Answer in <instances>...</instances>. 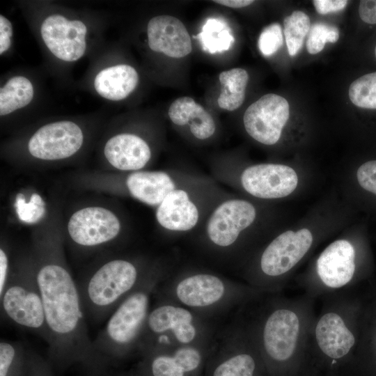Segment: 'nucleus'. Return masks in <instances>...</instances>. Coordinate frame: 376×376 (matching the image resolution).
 <instances>
[{"instance_id": "f257e3e1", "label": "nucleus", "mask_w": 376, "mask_h": 376, "mask_svg": "<svg viewBox=\"0 0 376 376\" xmlns=\"http://www.w3.org/2000/svg\"><path fill=\"white\" fill-rule=\"evenodd\" d=\"M272 300L247 331L259 353L272 362L283 363L309 347L315 317L314 299L305 294Z\"/></svg>"}, {"instance_id": "f03ea898", "label": "nucleus", "mask_w": 376, "mask_h": 376, "mask_svg": "<svg viewBox=\"0 0 376 376\" xmlns=\"http://www.w3.org/2000/svg\"><path fill=\"white\" fill-rule=\"evenodd\" d=\"M155 283L154 279H147L127 296L112 312L104 327L93 340L95 351L106 367L139 347Z\"/></svg>"}, {"instance_id": "7ed1b4c3", "label": "nucleus", "mask_w": 376, "mask_h": 376, "mask_svg": "<svg viewBox=\"0 0 376 376\" xmlns=\"http://www.w3.org/2000/svg\"><path fill=\"white\" fill-rule=\"evenodd\" d=\"M146 279L130 260L107 262L79 287L85 315L97 322L102 321Z\"/></svg>"}, {"instance_id": "20e7f679", "label": "nucleus", "mask_w": 376, "mask_h": 376, "mask_svg": "<svg viewBox=\"0 0 376 376\" xmlns=\"http://www.w3.org/2000/svg\"><path fill=\"white\" fill-rule=\"evenodd\" d=\"M325 303L312 326L309 347L334 361L345 358L357 344L352 305L343 292L325 296Z\"/></svg>"}, {"instance_id": "39448f33", "label": "nucleus", "mask_w": 376, "mask_h": 376, "mask_svg": "<svg viewBox=\"0 0 376 376\" xmlns=\"http://www.w3.org/2000/svg\"><path fill=\"white\" fill-rule=\"evenodd\" d=\"M313 244L311 231L303 228L285 231L273 239L258 260L259 276L253 287L262 292H278L295 267L303 260Z\"/></svg>"}, {"instance_id": "423d86ee", "label": "nucleus", "mask_w": 376, "mask_h": 376, "mask_svg": "<svg viewBox=\"0 0 376 376\" xmlns=\"http://www.w3.org/2000/svg\"><path fill=\"white\" fill-rule=\"evenodd\" d=\"M0 300L2 313L8 320L37 334L48 344L49 331L36 270L9 277Z\"/></svg>"}, {"instance_id": "0eeeda50", "label": "nucleus", "mask_w": 376, "mask_h": 376, "mask_svg": "<svg viewBox=\"0 0 376 376\" xmlns=\"http://www.w3.org/2000/svg\"><path fill=\"white\" fill-rule=\"evenodd\" d=\"M356 273V250L347 240L339 239L329 244L319 255L314 277L302 283L306 295L318 296L343 292Z\"/></svg>"}, {"instance_id": "6e6552de", "label": "nucleus", "mask_w": 376, "mask_h": 376, "mask_svg": "<svg viewBox=\"0 0 376 376\" xmlns=\"http://www.w3.org/2000/svg\"><path fill=\"white\" fill-rule=\"evenodd\" d=\"M256 217V208L251 202L242 198H225L217 203L207 217L205 237L217 250L231 249Z\"/></svg>"}, {"instance_id": "1a4fd4ad", "label": "nucleus", "mask_w": 376, "mask_h": 376, "mask_svg": "<svg viewBox=\"0 0 376 376\" xmlns=\"http://www.w3.org/2000/svg\"><path fill=\"white\" fill-rule=\"evenodd\" d=\"M201 329L195 315L187 308L169 303L150 311L139 348L171 336L176 347L198 345Z\"/></svg>"}, {"instance_id": "9d476101", "label": "nucleus", "mask_w": 376, "mask_h": 376, "mask_svg": "<svg viewBox=\"0 0 376 376\" xmlns=\"http://www.w3.org/2000/svg\"><path fill=\"white\" fill-rule=\"evenodd\" d=\"M204 184L193 179L170 192L157 207L155 217L160 226L172 233L189 232L197 227L205 213Z\"/></svg>"}, {"instance_id": "9b49d317", "label": "nucleus", "mask_w": 376, "mask_h": 376, "mask_svg": "<svg viewBox=\"0 0 376 376\" xmlns=\"http://www.w3.org/2000/svg\"><path fill=\"white\" fill-rule=\"evenodd\" d=\"M259 290L253 287H236L210 272H194L180 278L174 285L178 301L187 308L201 311L220 306L232 293Z\"/></svg>"}, {"instance_id": "f8f14e48", "label": "nucleus", "mask_w": 376, "mask_h": 376, "mask_svg": "<svg viewBox=\"0 0 376 376\" xmlns=\"http://www.w3.org/2000/svg\"><path fill=\"white\" fill-rule=\"evenodd\" d=\"M289 104L284 97L266 94L252 103L243 116L248 134L267 146L276 143L290 116Z\"/></svg>"}, {"instance_id": "ddd939ff", "label": "nucleus", "mask_w": 376, "mask_h": 376, "mask_svg": "<svg viewBox=\"0 0 376 376\" xmlns=\"http://www.w3.org/2000/svg\"><path fill=\"white\" fill-rule=\"evenodd\" d=\"M240 183L251 196L262 199L284 198L298 185V175L289 166L258 164L249 166L240 173Z\"/></svg>"}, {"instance_id": "4468645a", "label": "nucleus", "mask_w": 376, "mask_h": 376, "mask_svg": "<svg viewBox=\"0 0 376 376\" xmlns=\"http://www.w3.org/2000/svg\"><path fill=\"white\" fill-rule=\"evenodd\" d=\"M84 135L81 128L70 120L56 121L38 129L31 137L28 149L36 158L58 160L75 154L81 147Z\"/></svg>"}, {"instance_id": "2eb2a0df", "label": "nucleus", "mask_w": 376, "mask_h": 376, "mask_svg": "<svg viewBox=\"0 0 376 376\" xmlns=\"http://www.w3.org/2000/svg\"><path fill=\"white\" fill-rule=\"evenodd\" d=\"M87 28L80 20H69L54 14L47 17L40 26L44 43L57 58L73 62L81 58L86 49Z\"/></svg>"}, {"instance_id": "dca6fc26", "label": "nucleus", "mask_w": 376, "mask_h": 376, "mask_svg": "<svg viewBox=\"0 0 376 376\" xmlns=\"http://www.w3.org/2000/svg\"><path fill=\"white\" fill-rule=\"evenodd\" d=\"M120 230L118 217L110 210L100 207L81 209L70 217L68 233L76 244L95 246L114 239Z\"/></svg>"}, {"instance_id": "f3484780", "label": "nucleus", "mask_w": 376, "mask_h": 376, "mask_svg": "<svg viewBox=\"0 0 376 376\" xmlns=\"http://www.w3.org/2000/svg\"><path fill=\"white\" fill-rule=\"evenodd\" d=\"M191 180L171 171H137L128 175L125 183L133 198L157 207L170 192Z\"/></svg>"}, {"instance_id": "a211bd4d", "label": "nucleus", "mask_w": 376, "mask_h": 376, "mask_svg": "<svg viewBox=\"0 0 376 376\" xmlns=\"http://www.w3.org/2000/svg\"><path fill=\"white\" fill-rule=\"evenodd\" d=\"M147 36L149 47L171 58H182L192 49L190 36L184 24L178 18L162 15L148 23Z\"/></svg>"}, {"instance_id": "6ab92c4d", "label": "nucleus", "mask_w": 376, "mask_h": 376, "mask_svg": "<svg viewBox=\"0 0 376 376\" xmlns=\"http://www.w3.org/2000/svg\"><path fill=\"white\" fill-rule=\"evenodd\" d=\"M104 155L108 162L120 171H141L151 158L148 144L134 134L122 133L110 138L105 144Z\"/></svg>"}, {"instance_id": "aec40b11", "label": "nucleus", "mask_w": 376, "mask_h": 376, "mask_svg": "<svg viewBox=\"0 0 376 376\" xmlns=\"http://www.w3.org/2000/svg\"><path fill=\"white\" fill-rule=\"evenodd\" d=\"M168 114L175 125H188L191 134L198 140H206L215 132L216 125L212 116L190 97L174 100Z\"/></svg>"}, {"instance_id": "412c9836", "label": "nucleus", "mask_w": 376, "mask_h": 376, "mask_svg": "<svg viewBox=\"0 0 376 376\" xmlns=\"http://www.w3.org/2000/svg\"><path fill=\"white\" fill-rule=\"evenodd\" d=\"M139 75L131 65L119 64L100 70L94 79V88L102 97L119 101L126 98L136 87Z\"/></svg>"}, {"instance_id": "4be33fe9", "label": "nucleus", "mask_w": 376, "mask_h": 376, "mask_svg": "<svg viewBox=\"0 0 376 376\" xmlns=\"http://www.w3.org/2000/svg\"><path fill=\"white\" fill-rule=\"evenodd\" d=\"M251 335L246 330L240 348L216 363L210 376H254L258 352Z\"/></svg>"}, {"instance_id": "5701e85b", "label": "nucleus", "mask_w": 376, "mask_h": 376, "mask_svg": "<svg viewBox=\"0 0 376 376\" xmlns=\"http://www.w3.org/2000/svg\"><path fill=\"white\" fill-rule=\"evenodd\" d=\"M219 79L223 86L217 99L219 106L228 111L238 109L245 98L248 72L242 68H233L221 72Z\"/></svg>"}, {"instance_id": "b1692460", "label": "nucleus", "mask_w": 376, "mask_h": 376, "mask_svg": "<svg viewBox=\"0 0 376 376\" xmlns=\"http://www.w3.org/2000/svg\"><path fill=\"white\" fill-rule=\"evenodd\" d=\"M33 95V86L29 79L20 75L10 78L0 89L1 116L26 107Z\"/></svg>"}, {"instance_id": "393cba45", "label": "nucleus", "mask_w": 376, "mask_h": 376, "mask_svg": "<svg viewBox=\"0 0 376 376\" xmlns=\"http://www.w3.org/2000/svg\"><path fill=\"white\" fill-rule=\"evenodd\" d=\"M198 38L204 51L210 54L228 50L235 39L227 22L219 18H209Z\"/></svg>"}, {"instance_id": "a878e982", "label": "nucleus", "mask_w": 376, "mask_h": 376, "mask_svg": "<svg viewBox=\"0 0 376 376\" xmlns=\"http://www.w3.org/2000/svg\"><path fill=\"white\" fill-rule=\"evenodd\" d=\"M28 350L19 342L0 343V376H26Z\"/></svg>"}, {"instance_id": "bb28decb", "label": "nucleus", "mask_w": 376, "mask_h": 376, "mask_svg": "<svg viewBox=\"0 0 376 376\" xmlns=\"http://www.w3.org/2000/svg\"><path fill=\"white\" fill-rule=\"evenodd\" d=\"M311 28L309 17L302 11L295 10L283 21V33L290 56L301 49L304 38Z\"/></svg>"}, {"instance_id": "cd10ccee", "label": "nucleus", "mask_w": 376, "mask_h": 376, "mask_svg": "<svg viewBox=\"0 0 376 376\" xmlns=\"http://www.w3.org/2000/svg\"><path fill=\"white\" fill-rule=\"evenodd\" d=\"M349 97L359 107L376 109V72L354 81L349 88Z\"/></svg>"}, {"instance_id": "c85d7f7f", "label": "nucleus", "mask_w": 376, "mask_h": 376, "mask_svg": "<svg viewBox=\"0 0 376 376\" xmlns=\"http://www.w3.org/2000/svg\"><path fill=\"white\" fill-rule=\"evenodd\" d=\"M339 38L337 27L325 23H315L311 26L306 40V49L309 54L321 52L326 42H336Z\"/></svg>"}, {"instance_id": "c756f323", "label": "nucleus", "mask_w": 376, "mask_h": 376, "mask_svg": "<svg viewBox=\"0 0 376 376\" xmlns=\"http://www.w3.org/2000/svg\"><path fill=\"white\" fill-rule=\"evenodd\" d=\"M282 45V29L278 23H274L265 27L258 38L259 49L265 56H269L276 53Z\"/></svg>"}, {"instance_id": "7c9ffc66", "label": "nucleus", "mask_w": 376, "mask_h": 376, "mask_svg": "<svg viewBox=\"0 0 376 376\" xmlns=\"http://www.w3.org/2000/svg\"><path fill=\"white\" fill-rule=\"evenodd\" d=\"M43 202L37 194H33L31 201L24 203V200L17 198L16 206L19 219L24 221L33 222L39 219L44 212Z\"/></svg>"}, {"instance_id": "2f4dec72", "label": "nucleus", "mask_w": 376, "mask_h": 376, "mask_svg": "<svg viewBox=\"0 0 376 376\" xmlns=\"http://www.w3.org/2000/svg\"><path fill=\"white\" fill-rule=\"evenodd\" d=\"M357 178L363 189L376 195V160L361 164L357 171Z\"/></svg>"}, {"instance_id": "473e14b6", "label": "nucleus", "mask_w": 376, "mask_h": 376, "mask_svg": "<svg viewBox=\"0 0 376 376\" xmlns=\"http://www.w3.org/2000/svg\"><path fill=\"white\" fill-rule=\"evenodd\" d=\"M26 376H54L53 366L49 361L32 350H28Z\"/></svg>"}, {"instance_id": "72a5a7b5", "label": "nucleus", "mask_w": 376, "mask_h": 376, "mask_svg": "<svg viewBox=\"0 0 376 376\" xmlns=\"http://www.w3.org/2000/svg\"><path fill=\"white\" fill-rule=\"evenodd\" d=\"M13 29L10 21L3 15H0V54L8 50L11 45Z\"/></svg>"}, {"instance_id": "f704fd0d", "label": "nucleus", "mask_w": 376, "mask_h": 376, "mask_svg": "<svg viewBox=\"0 0 376 376\" xmlns=\"http://www.w3.org/2000/svg\"><path fill=\"white\" fill-rule=\"evenodd\" d=\"M345 0H314L313 3L316 11L321 15L337 12L345 8L347 4Z\"/></svg>"}, {"instance_id": "c9c22d12", "label": "nucleus", "mask_w": 376, "mask_h": 376, "mask_svg": "<svg viewBox=\"0 0 376 376\" xmlns=\"http://www.w3.org/2000/svg\"><path fill=\"white\" fill-rule=\"evenodd\" d=\"M360 18L366 23L376 24V0H363L359 6Z\"/></svg>"}, {"instance_id": "e433bc0d", "label": "nucleus", "mask_w": 376, "mask_h": 376, "mask_svg": "<svg viewBox=\"0 0 376 376\" xmlns=\"http://www.w3.org/2000/svg\"><path fill=\"white\" fill-rule=\"evenodd\" d=\"M9 262L6 251L0 249V295L3 292L9 279Z\"/></svg>"}, {"instance_id": "4c0bfd02", "label": "nucleus", "mask_w": 376, "mask_h": 376, "mask_svg": "<svg viewBox=\"0 0 376 376\" xmlns=\"http://www.w3.org/2000/svg\"><path fill=\"white\" fill-rule=\"evenodd\" d=\"M213 1L214 3L234 8L246 7L254 2L253 1L251 0H217Z\"/></svg>"}, {"instance_id": "58836bf2", "label": "nucleus", "mask_w": 376, "mask_h": 376, "mask_svg": "<svg viewBox=\"0 0 376 376\" xmlns=\"http://www.w3.org/2000/svg\"><path fill=\"white\" fill-rule=\"evenodd\" d=\"M103 376H109L108 375L105 374ZM123 376H125V375H123ZM132 376H139V375H132Z\"/></svg>"}, {"instance_id": "ea45409f", "label": "nucleus", "mask_w": 376, "mask_h": 376, "mask_svg": "<svg viewBox=\"0 0 376 376\" xmlns=\"http://www.w3.org/2000/svg\"><path fill=\"white\" fill-rule=\"evenodd\" d=\"M375 57H376V47H375Z\"/></svg>"}]
</instances>
